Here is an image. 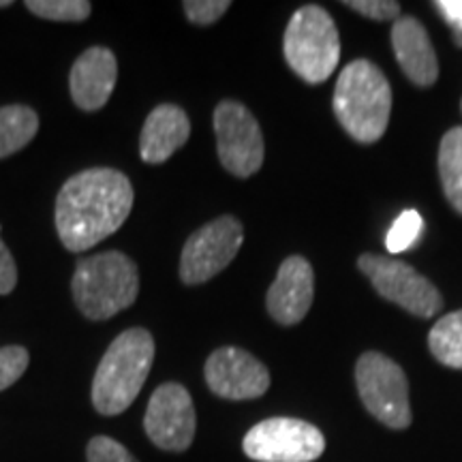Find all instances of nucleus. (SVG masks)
Here are the masks:
<instances>
[{
	"instance_id": "obj_5",
	"label": "nucleus",
	"mask_w": 462,
	"mask_h": 462,
	"mask_svg": "<svg viewBox=\"0 0 462 462\" xmlns=\"http://www.w3.org/2000/svg\"><path fill=\"white\" fill-rule=\"evenodd\" d=\"M282 50L287 65L304 82H326L340 60V37L332 15L317 5L300 7L289 20Z\"/></svg>"
},
{
	"instance_id": "obj_23",
	"label": "nucleus",
	"mask_w": 462,
	"mask_h": 462,
	"mask_svg": "<svg viewBox=\"0 0 462 462\" xmlns=\"http://www.w3.org/2000/svg\"><path fill=\"white\" fill-rule=\"evenodd\" d=\"M86 460L88 462H140L126 449L123 443H118L112 437L99 435L90 439L86 448Z\"/></svg>"
},
{
	"instance_id": "obj_11",
	"label": "nucleus",
	"mask_w": 462,
	"mask_h": 462,
	"mask_svg": "<svg viewBox=\"0 0 462 462\" xmlns=\"http://www.w3.org/2000/svg\"><path fill=\"white\" fill-rule=\"evenodd\" d=\"M143 429L150 441L163 452H187L198 429L189 390L180 383L159 385L150 396Z\"/></svg>"
},
{
	"instance_id": "obj_15",
	"label": "nucleus",
	"mask_w": 462,
	"mask_h": 462,
	"mask_svg": "<svg viewBox=\"0 0 462 462\" xmlns=\"http://www.w3.org/2000/svg\"><path fill=\"white\" fill-rule=\"evenodd\" d=\"M392 48L402 73L415 86L429 88L439 78V62L429 32L420 20L401 15L392 26Z\"/></svg>"
},
{
	"instance_id": "obj_25",
	"label": "nucleus",
	"mask_w": 462,
	"mask_h": 462,
	"mask_svg": "<svg viewBox=\"0 0 462 462\" xmlns=\"http://www.w3.org/2000/svg\"><path fill=\"white\" fill-rule=\"evenodd\" d=\"M345 7L377 22H396L401 17V5L394 0H345Z\"/></svg>"
},
{
	"instance_id": "obj_17",
	"label": "nucleus",
	"mask_w": 462,
	"mask_h": 462,
	"mask_svg": "<svg viewBox=\"0 0 462 462\" xmlns=\"http://www.w3.org/2000/svg\"><path fill=\"white\" fill-rule=\"evenodd\" d=\"M39 131V116L26 106L0 107V159L11 157L32 142Z\"/></svg>"
},
{
	"instance_id": "obj_9",
	"label": "nucleus",
	"mask_w": 462,
	"mask_h": 462,
	"mask_svg": "<svg viewBox=\"0 0 462 462\" xmlns=\"http://www.w3.org/2000/svg\"><path fill=\"white\" fill-rule=\"evenodd\" d=\"M217 152L221 165L238 178H251L263 165V135L259 123L238 101H221L215 109Z\"/></svg>"
},
{
	"instance_id": "obj_12",
	"label": "nucleus",
	"mask_w": 462,
	"mask_h": 462,
	"mask_svg": "<svg viewBox=\"0 0 462 462\" xmlns=\"http://www.w3.org/2000/svg\"><path fill=\"white\" fill-rule=\"evenodd\" d=\"M206 383L225 401H253L270 388V373L255 356L238 346H221L208 357Z\"/></svg>"
},
{
	"instance_id": "obj_10",
	"label": "nucleus",
	"mask_w": 462,
	"mask_h": 462,
	"mask_svg": "<svg viewBox=\"0 0 462 462\" xmlns=\"http://www.w3.org/2000/svg\"><path fill=\"white\" fill-rule=\"evenodd\" d=\"M245 229L236 217H221L195 231L182 248L180 279L187 285H201L223 273L238 255Z\"/></svg>"
},
{
	"instance_id": "obj_2",
	"label": "nucleus",
	"mask_w": 462,
	"mask_h": 462,
	"mask_svg": "<svg viewBox=\"0 0 462 462\" xmlns=\"http://www.w3.org/2000/svg\"><path fill=\"white\" fill-rule=\"evenodd\" d=\"M154 362L152 334L131 328L114 338L92 379V404L101 415H120L135 402Z\"/></svg>"
},
{
	"instance_id": "obj_7",
	"label": "nucleus",
	"mask_w": 462,
	"mask_h": 462,
	"mask_svg": "<svg viewBox=\"0 0 462 462\" xmlns=\"http://www.w3.org/2000/svg\"><path fill=\"white\" fill-rule=\"evenodd\" d=\"M242 449L257 462H313L326 452V437L304 420L270 418L246 432Z\"/></svg>"
},
{
	"instance_id": "obj_3",
	"label": "nucleus",
	"mask_w": 462,
	"mask_h": 462,
	"mask_svg": "<svg viewBox=\"0 0 462 462\" xmlns=\"http://www.w3.org/2000/svg\"><path fill=\"white\" fill-rule=\"evenodd\" d=\"M334 114L343 129L360 143H374L383 137L392 112L388 78L371 60L349 62L334 88Z\"/></svg>"
},
{
	"instance_id": "obj_24",
	"label": "nucleus",
	"mask_w": 462,
	"mask_h": 462,
	"mask_svg": "<svg viewBox=\"0 0 462 462\" xmlns=\"http://www.w3.org/2000/svg\"><path fill=\"white\" fill-rule=\"evenodd\" d=\"M231 7L229 0H187L184 3V14L189 22L198 26H210L227 14Z\"/></svg>"
},
{
	"instance_id": "obj_21",
	"label": "nucleus",
	"mask_w": 462,
	"mask_h": 462,
	"mask_svg": "<svg viewBox=\"0 0 462 462\" xmlns=\"http://www.w3.org/2000/svg\"><path fill=\"white\" fill-rule=\"evenodd\" d=\"M421 229H424V221H421L420 212L404 210L390 227L388 236H385V248L392 255L407 251L418 242Z\"/></svg>"
},
{
	"instance_id": "obj_27",
	"label": "nucleus",
	"mask_w": 462,
	"mask_h": 462,
	"mask_svg": "<svg viewBox=\"0 0 462 462\" xmlns=\"http://www.w3.org/2000/svg\"><path fill=\"white\" fill-rule=\"evenodd\" d=\"M17 285V268L15 259L11 255V251L0 240V296H7Z\"/></svg>"
},
{
	"instance_id": "obj_6",
	"label": "nucleus",
	"mask_w": 462,
	"mask_h": 462,
	"mask_svg": "<svg viewBox=\"0 0 462 462\" xmlns=\"http://www.w3.org/2000/svg\"><path fill=\"white\" fill-rule=\"evenodd\" d=\"M356 383L364 407L381 424L394 430L411 426L409 381L394 360L379 351H366L356 364Z\"/></svg>"
},
{
	"instance_id": "obj_1",
	"label": "nucleus",
	"mask_w": 462,
	"mask_h": 462,
	"mask_svg": "<svg viewBox=\"0 0 462 462\" xmlns=\"http://www.w3.org/2000/svg\"><path fill=\"white\" fill-rule=\"evenodd\" d=\"M133 208V187L112 167L84 170L62 184L56 199V229L67 251L82 253L123 227Z\"/></svg>"
},
{
	"instance_id": "obj_26",
	"label": "nucleus",
	"mask_w": 462,
	"mask_h": 462,
	"mask_svg": "<svg viewBox=\"0 0 462 462\" xmlns=\"http://www.w3.org/2000/svg\"><path fill=\"white\" fill-rule=\"evenodd\" d=\"M432 5L452 28L456 45L462 48V0H435Z\"/></svg>"
},
{
	"instance_id": "obj_8",
	"label": "nucleus",
	"mask_w": 462,
	"mask_h": 462,
	"mask_svg": "<svg viewBox=\"0 0 462 462\" xmlns=\"http://www.w3.org/2000/svg\"><path fill=\"white\" fill-rule=\"evenodd\" d=\"M357 268L371 279L377 293L398 304L407 313L429 319L441 310V291L409 263L366 253L357 259Z\"/></svg>"
},
{
	"instance_id": "obj_13",
	"label": "nucleus",
	"mask_w": 462,
	"mask_h": 462,
	"mask_svg": "<svg viewBox=\"0 0 462 462\" xmlns=\"http://www.w3.org/2000/svg\"><path fill=\"white\" fill-rule=\"evenodd\" d=\"M315 274L304 257H287L268 289V313L281 326H296L313 306Z\"/></svg>"
},
{
	"instance_id": "obj_22",
	"label": "nucleus",
	"mask_w": 462,
	"mask_h": 462,
	"mask_svg": "<svg viewBox=\"0 0 462 462\" xmlns=\"http://www.w3.org/2000/svg\"><path fill=\"white\" fill-rule=\"evenodd\" d=\"M31 356L24 346H0V392H5L26 373Z\"/></svg>"
},
{
	"instance_id": "obj_29",
	"label": "nucleus",
	"mask_w": 462,
	"mask_h": 462,
	"mask_svg": "<svg viewBox=\"0 0 462 462\" xmlns=\"http://www.w3.org/2000/svg\"><path fill=\"white\" fill-rule=\"evenodd\" d=\"M460 107H462V103H460Z\"/></svg>"
},
{
	"instance_id": "obj_19",
	"label": "nucleus",
	"mask_w": 462,
	"mask_h": 462,
	"mask_svg": "<svg viewBox=\"0 0 462 462\" xmlns=\"http://www.w3.org/2000/svg\"><path fill=\"white\" fill-rule=\"evenodd\" d=\"M430 354L443 366L462 371V310L441 317L429 334Z\"/></svg>"
},
{
	"instance_id": "obj_14",
	"label": "nucleus",
	"mask_w": 462,
	"mask_h": 462,
	"mask_svg": "<svg viewBox=\"0 0 462 462\" xmlns=\"http://www.w3.org/2000/svg\"><path fill=\"white\" fill-rule=\"evenodd\" d=\"M116 79H118V60L109 48L86 50L73 62L69 75V88L75 106L84 112H97L112 97Z\"/></svg>"
},
{
	"instance_id": "obj_16",
	"label": "nucleus",
	"mask_w": 462,
	"mask_h": 462,
	"mask_svg": "<svg viewBox=\"0 0 462 462\" xmlns=\"http://www.w3.org/2000/svg\"><path fill=\"white\" fill-rule=\"evenodd\" d=\"M190 135L189 116L182 107L165 106L154 107L143 123L140 137V154L146 163H165L176 150L187 143Z\"/></svg>"
},
{
	"instance_id": "obj_18",
	"label": "nucleus",
	"mask_w": 462,
	"mask_h": 462,
	"mask_svg": "<svg viewBox=\"0 0 462 462\" xmlns=\"http://www.w3.org/2000/svg\"><path fill=\"white\" fill-rule=\"evenodd\" d=\"M439 173L448 201L462 215V126H454L443 135L439 146Z\"/></svg>"
},
{
	"instance_id": "obj_4",
	"label": "nucleus",
	"mask_w": 462,
	"mask_h": 462,
	"mask_svg": "<svg viewBox=\"0 0 462 462\" xmlns=\"http://www.w3.org/2000/svg\"><path fill=\"white\" fill-rule=\"evenodd\" d=\"M71 291L79 313L92 321H106L135 304L140 293L137 265L118 251L86 257L75 268Z\"/></svg>"
},
{
	"instance_id": "obj_20",
	"label": "nucleus",
	"mask_w": 462,
	"mask_h": 462,
	"mask_svg": "<svg viewBox=\"0 0 462 462\" xmlns=\"http://www.w3.org/2000/svg\"><path fill=\"white\" fill-rule=\"evenodd\" d=\"M26 9L32 15L54 22H84L90 17L88 0H28Z\"/></svg>"
},
{
	"instance_id": "obj_28",
	"label": "nucleus",
	"mask_w": 462,
	"mask_h": 462,
	"mask_svg": "<svg viewBox=\"0 0 462 462\" xmlns=\"http://www.w3.org/2000/svg\"><path fill=\"white\" fill-rule=\"evenodd\" d=\"M0 7H11V0H0Z\"/></svg>"
}]
</instances>
